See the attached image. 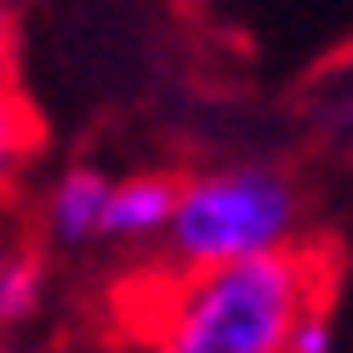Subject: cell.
Segmentation results:
<instances>
[{
  "mask_svg": "<svg viewBox=\"0 0 353 353\" xmlns=\"http://www.w3.org/2000/svg\"><path fill=\"white\" fill-rule=\"evenodd\" d=\"M319 251H279L228 268H176L131 307L143 353H291L296 325L325 307Z\"/></svg>",
  "mask_w": 353,
  "mask_h": 353,
  "instance_id": "obj_1",
  "label": "cell"
},
{
  "mask_svg": "<svg viewBox=\"0 0 353 353\" xmlns=\"http://www.w3.org/2000/svg\"><path fill=\"white\" fill-rule=\"evenodd\" d=\"M302 223H307L302 183L285 165L228 160L176 183L165 251L176 268H228V262L296 251Z\"/></svg>",
  "mask_w": 353,
  "mask_h": 353,
  "instance_id": "obj_2",
  "label": "cell"
},
{
  "mask_svg": "<svg viewBox=\"0 0 353 353\" xmlns=\"http://www.w3.org/2000/svg\"><path fill=\"white\" fill-rule=\"evenodd\" d=\"M114 171L103 165H69L46 183L40 228L63 251H108V205H114Z\"/></svg>",
  "mask_w": 353,
  "mask_h": 353,
  "instance_id": "obj_3",
  "label": "cell"
},
{
  "mask_svg": "<svg viewBox=\"0 0 353 353\" xmlns=\"http://www.w3.org/2000/svg\"><path fill=\"white\" fill-rule=\"evenodd\" d=\"M176 211V176L160 171H131L114 183V205H108V251H143L165 245Z\"/></svg>",
  "mask_w": 353,
  "mask_h": 353,
  "instance_id": "obj_4",
  "label": "cell"
},
{
  "mask_svg": "<svg viewBox=\"0 0 353 353\" xmlns=\"http://www.w3.org/2000/svg\"><path fill=\"white\" fill-rule=\"evenodd\" d=\"M40 296H46V262L12 223H0V330L34 319Z\"/></svg>",
  "mask_w": 353,
  "mask_h": 353,
  "instance_id": "obj_5",
  "label": "cell"
},
{
  "mask_svg": "<svg viewBox=\"0 0 353 353\" xmlns=\"http://www.w3.org/2000/svg\"><path fill=\"white\" fill-rule=\"evenodd\" d=\"M40 154V120L17 92H0V194L29 171V160Z\"/></svg>",
  "mask_w": 353,
  "mask_h": 353,
  "instance_id": "obj_6",
  "label": "cell"
},
{
  "mask_svg": "<svg viewBox=\"0 0 353 353\" xmlns=\"http://www.w3.org/2000/svg\"><path fill=\"white\" fill-rule=\"evenodd\" d=\"M336 347V325H330L325 307H314L302 325H296V336H291V353H330Z\"/></svg>",
  "mask_w": 353,
  "mask_h": 353,
  "instance_id": "obj_7",
  "label": "cell"
},
{
  "mask_svg": "<svg viewBox=\"0 0 353 353\" xmlns=\"http://www.w3.org/2000/svg\"><path fill=\"white\" fill-rule=\"evenodd\" d=\"M12 69H17V6L0 0V92H12Z\"/></svg>",
  "mask_w": 353,
  "mask_h": 353,
  "instance_id": "obj_8",
  "label": "cell"
},
{
  "mask_svg": "<svg viewBox=\"0 0 353 353\" xmlns=\"http://www.w3.org/2000/svg\"><path fill=\"white\" fill-rule=\"evenodd\" d=\"M12 6H17V0H12Z\"/></svg>",
  "mask_w": 353,
  "mask_h": 353,
  "instance_id": "obj_9",
  "label": "cell"
}]
</instances>
